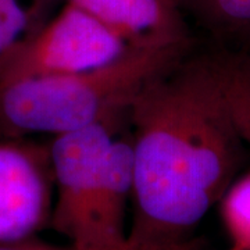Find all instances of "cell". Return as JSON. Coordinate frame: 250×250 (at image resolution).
Here are the masks:
<instances>
[{"label":"cell","mask_w":250,"mask_h":250,"mask_svg":"<svg viewBox=\"0 0 250 250\" xmlns=\"http://www.w3.org/2000/svg\"><path fill=\"white\" fill-rule=\"evenodd\" d=\"M117 118L54 136L49 147L57 200L49 225L82 250L88 235L90 211L103 156L116 139Z\"/></svg>","instance_id":"4"},{"label":"cell","mask_w":250,"mask_h":250,"mask_svg":"<svg viewBox=\"0 0 250 250\" xmlns=\"http://www.w3.org/2000/svg\"><path fill=\"white\" fill-rule=\"evenodd\" d=\"M57 0H0V74L49 20Z\"/></svg>","instance_id":"7"},{"label":"cell","mask_w":250,"mask_h":250,"mask_svg":"<svg viewBox=\"0 0 250 250\" xmlns=\"http://www.w3.org/2000/svg\"><path fill=\"white\" fill-rule=\"evenodd\" d=\"M206 27L221 34L250 32V0H175Z\"/></svg>","instance_id":"8"},{"label":"cell","mask_w":250,"mask_h":250,"mask_svg":"<svg viewBox=\"0 0 250 250\" xmlns=\"http://www.w3.org/2000/svg\"><path fill=\"white\" fill-rule=\"evenodd\" d=\"M0 250H71V248H59L53 246L42 241H38L35 238H31L27 241L17 242V243H10L0 246Z\"/></svg>","instance_id":"11"},{"label":"cell","mask_w":250,"mask_h":250,"mask_svg":"<svg viewBox=\"0 0 250 250\" xmlns=\"http://www.w3.org/2000/svg\"><path fill=\"white\" fill-rule=\"evenodd\" d=\"M128 45L80 7L64 3L0 74V81L89 71L114 62Z\"/></svg>","instance_id":"3"},{"label":"cell","mask_w":250,"mask_h":250,"mask_svg":"<svg viewBox=\"0 0 250 250\" xmlns=\"http://www.w3.org/2000/svg\"><path fill=\"white\" fill-rule=\"evenodd\" d=\"M246 35H248V47H249V56L246 57V60H248V62H249L250 65V32H248Z\"/></svg>","instance_id":"12"},{"label":"cell","mask_w":250,"mask_h":250,"mask_svg":"<svg viewBox=\"0 0 250 250\" xmlns=\"http://www.w3.org/2000/svg\"><path fill=\"white\" fill-rule=\"evenodd\" d=\"M220 202L229 250H250V171L232 181Z\"/></svg>","instance_id":"10"},{"label":"cell","mask_w":250,"mask_h":250,"mask_svg":"<svg viewBox=\"0 0 250 250\" xmlns=\"http://www.w3.org/2000/svg\"><path fill=\"white\" fill-rule=\"evenodd\" d=\"M188 46H129L89 71L0 81V134L54 136L129 111L139 92L184 60Z\"/></svg>","instance_id":"2"},{"label":"cell","mask_w":250,"mask_h":250,"mask_svg":"<svg viewBox=\"0 0 250 250\" xmlns=\"http://www.w3.org/2000/svg\"><path fill=\"white\" fill-rule=\"evenodd\" d=\"M53 185L49 147L0 142V246L31 239L49 224Z\"/></svg>","instance_id":"5"},{"label":"cell","mask_w":250,"mask_h":250,"mask_svg":"<svg viewBox=\"0 0 250 250\" xmlns=\"http://www.w3.org/2000/svg\"><path fill=\"white\" fill-rule=\"evenodd\" d=\"M132 250H195L190 235L245 160L218 59L182 62L132 102Z\"/></svg>","instance_id":"1"},{"label":"cell","mask_w":250,"mask_h":250,"mask_svg":"<svg viewBox=\"0 0 250 250\" xmlns=\"http://www.w3.org/2000/svg\"><path fill=\"white\" fill-rule=\"evenodd\" d=\"M223 89L242 139L250 146V65L246 59H218Z\"/></svg>","instance_id":"9"},{"label":"cell","mask_w":250,"mask_h":250,"mask_svg":"<svg viewBox=\"0 0 250 250\" xmlns=\"http://www.w3.org/2000/svg\"><path fill=\"white\" fill-rule=\"evenodd\" d=\"M86 11L131 46H189L175 0H57Z\"/></svg>","instance_id":"6"}]
</instances>
